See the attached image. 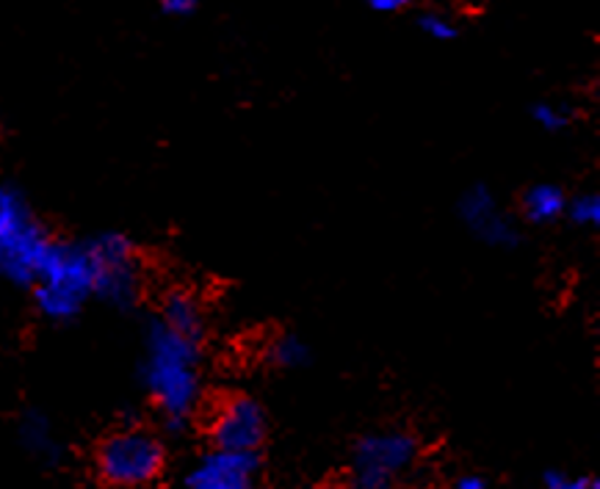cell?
Segmentation results:
<instances>
[{"label":"cell","instance_id":"277c9868","mask_svg":"<svg viewBox=\"0 0 600 489\" xmlns=\"http://www.w3.org/2000/svg\"><path fill=\"white\" fill-rule=\"evenodd\" d=\"M53 241L29 200L18 189L0 185V279L31 288Z\"/></svg>","mask_w":600,"mask_h":489},{"label":"cell","instance_id":"8992f818","mask_svg":"<svg viewBox=\"0 0 600 489\" xmlns=\"http://www.w3.org/2000/svg\"><path fill=\"white\" fill-rule=\"evenodd\" d=\"M206 432L211 448L261 454L269 437L266 410L252 395H228L211 410Z\"/></svg>","mask_w":600,"mask_h":489},{"label":"cell","instance_id":"4fadbf2b","mask_svg":"<svg viewBox=\"0 0 600 489\" xmlns=\"http://www.w3.org/2000/svg\"><path fill=\"white\" fill-rule=\"evenodd\" d=\"M418 29L434 42H451L460 36V29H456L454 20L443 12H423L421 18H418Z\"/></svg>","mask_w":600,"mask_h":489},{"label":"cell","instance_id":"52a82bcc","mask_svg":"<svg viewBox=\"0 0 600 489\" xmlns=\"http://www.w3.org/2000/svg\"><path fill=\"white\" fill-rule=\"evenodd\" d=\"M97 268H101V301L130 307L145 290V268L136 246L125 235L108 233L92 238Z\"/></svg>","mask_w":600,"mask_h":489},{"label":"cell","instance_id":"3957f363","mask_svg":"<svg viewBox=\"0 0 600 489\" xmlns=\"http://www.w3.org/2000/svg\"><path fill=\"white\" fill-rule=\"evenodd\" d=\"M92 467L108 489H150L167 476L169 448L150 426L128 423L97 439Z\"/></svg>","mask_w":600,"mask_h":489},{"label":"cell","instance_id":"e0dca14e","mask_svg":"<svg viewBox=\"0 0 600 489\" xmlns=\"http://www.w3.org/2000/svg\"><path fill=\"white\" fill-rule=\"evenodd\" d=\"M197 3H200V0H158V7L167 14H172V18H186V14L194 12Z\"/></svg>","mask_w":600,"mask_h":489},{"label":"cell","instance_id":"5b68a950","mask_svg":"<svg viewBox=\"0 0 600 489\" xmlns=\"http://www.w3.org/2000/svg\"><path fill=\"white\" fill-rule=\"evenodd\" d=\"M418 439L410 432H371L357 439L351 454L349 489H393L418 461Z\"/></svg>","mask_w":600,"mask_h":489},{"label":"cell","instance_id":"5bb4252c","mask_svg":"<svg viewBox=\"0 0 600 489\" xmlns=\"http://www.w3.org/2000/svg\"><path fill=\"white\" fill-rule=\"evenodd\" d=\"M567 216L581 227H598L600 224V196L598 194H581L572 202H567Z\"/></svg>","mask_w":600,"mask_h":489},{"label":"cell","instance_id":"ba28073f","mask_svg":"<svg viewBox=\"0 0 600 489\" xmlns=\"http://www.w3.org/2000/svg\"><path fill=\"white\" fill-rule=\"evenodd\" d=\"M189 489H266L263 459L250 450L211 448L186 476Z\"/></svg>","mask_w":600,"mask_h":489},{"label":"cell","instance_id":"6da1fadb","mask_svg":"<svg viewBox=\"0 0 600 489\" xmlns=\"http://www.w3.org/2000/svg\"><path fill=\"white\" fill-rule=\"evenodd\" d=\"M202 338L186 334L156 318L147 329L141 384L161 415L164 428L183 434L194 421L202 395Z\"/></svg>","mask_w":600,"mask_h":489},{"label":"cell","instance_id":"7c38bea8","mask_svg":"<svg viewBox=\"0 0 600 489\" xmlns=\"http://www.w3.org/2000/svg\"><path fill=\"white\" fill-rule=\"evenodd\" d=\"M272 360H274V365H280V368H302L307 360H310V351H307V346L302 343L299 338L285 334V338H280L277 343H274Z\"/></svg>","mask_w":600,"mask_h":489},{"label":"cell","instance_id":"2e32d148","mask_svg":"<svg viewBox=\"0 0 600 489\" xmlns=\"http://www.w3.org/2000/svg\"><path fill=\"white\" fill-rule=\"evenodd\" d=\"M534 123H537L543 130L556 134V130L570 125V114H567L561 106H554V103H537V106H534Z\"/></svg>","mask_w":600,"mask_h":489},{"label":"cell","instance_id":"9a60e30c","mask_svg":"<svg viewBox=\"0 0 600 489\" xmlns=\"http://www.w3.org/2000/svg\"><path fill=\"white\" fill-rule=\"evenodd\" d=\"M543 489H600V483L592 476H570V472L548 470L543 476Z\"/></svg>","mask_w":600,"mask_h":489},{"label":"cell","instance_id":"8fae6325","mask_svg":"<svg viewBox=\"0 0 600 489\" xmlns=\"http://www.w3.org/2000/svg\"><path fill=\"white\" fill-rule=\"evenodd\" d=\"M158 318L167 321L169 327L180 329V332L194 334V338H202V332H206V318H202L200 301L191 294H183V290H175V294L164 299Z\"/></svg>","mask_w":600,"mask_h":489},{"label":"cell","instance_id":"ac0fdd59","mask_svg":"<svg viewBox=\"0 0 600 489\" xmlns=\"http://www.w3.org/2000/svg\"><path fill=\"white\" fill-rule=\"evenodd\" d=\"M368 3H371L373 12L396 14V12H404V9L415 7L418 0H368Z\"/></svg>","mask_w":600,"mask_h":489},{"label":"cell","instance_id":"9c48e42d","mask_svg":"<svg viewBox=\"0 0 600 489\" xmlns=\"http://www.w3.org/2000/svg\"><path fill=\"white\" fill-rule=\"evenodd\" d=\"M462 219H465L467 227L484 238L493 246H509L517 241V230L509 219L501 213L498 202L493 200V194L484 189L467 191L465 200H462Z\"/></svg>","mask_w":600,"mask_h":489},{"label":"cell","instance_id":"d6986e66","mask_svg":"<svg viewBox=\"0 0 600 489\" xmlns=\"http://www.w3.org/2000/svg\"><path fill=\"white\" fill-rule=\"evenodd\" d=\"M451 489H490L487 478L478 476V472H462L451 481Z\"/></svg>","mask_w":600,"mask_h":489},{"label":"cell","instance_id":"ffe728a7","mask_svg":"<svg viewBox=\"0 0 600 489\" xmlns=\"http://www.w3.org/2000/svg\"><path fill=\"white\" fill-rule=\"evenodd\" d=\"M310 489H349V487H340V483H318V487H310Z\"/></svg>","mask_w":600,"mask_h":489},{"label":"cell","instance_id":"30bf717a","mask_svg":"<svg viewBox=\"0 0 600 489\" xmlns=\"http://www.w3.org/2000/svg\"><path fill=\"white\" fill-rule=\"evenodd\" d=\"M523 219L531 224H554L565 216L567 211V196L559 185L554 183H539L523 194L520 200Z\"/></svg>","mask_w":600,"mask_h":489},{"label":"cell","instance_id":"7a4b0ae2","mask_svg":"<svg viewBox=\"0 0 600 489\" xmlns=\"http://www.w3.org/2000/svg\"><path fill=\"white\" fill-rule=\"evenodd\" d=\"M34 305L48 321H73L95 299H101V268L92 241L67 244L53 241L40 274L31 283Z\"/></svg>","mask_w":600,"mask_h":489}]
</instances>
